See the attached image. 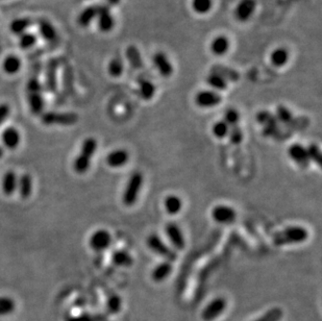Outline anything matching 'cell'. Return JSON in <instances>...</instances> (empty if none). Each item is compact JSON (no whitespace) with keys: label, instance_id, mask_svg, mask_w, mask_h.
<instances>
[{"label":"cell","instance_id":"4","mask_svg":"<svg viewBox=\"0 0 322 321\" xmlns=\"http://www.w3.org/2000/svg\"><path fill=\"white\" fill-rule=\"evenodd\" d=\"M143 180L144 179L141 172H133L130 175L122 196L123 204L125 206L131 207L135 204V201H137L142 189Z\"/></svg>","mask_w":322,"mask_h":321},{"label":"cell","instance_id":"31","mask_svg":"<svg viewBox=\"0 0 322 321\" xmlns=\"http://www.w3.org/2000/svg\"><path fill=\"white\" fill-rule=\"evenodd\" d=\"M275 118L279 122H282L286 125H292L296 122V119L294 118L292 112L284 106H279L277 108Z\"/></svg>","mask_w":322,"mask_h":321},{"label":"cell","instance_id":"33","mask_svg":"<svg viewBox=\"0 0 322 321\" xmlns=\"http://www.w3.org/2000/svg\"><path fill=\"white\" fill-rule=\"evenodd\" d=\"M207 83L211 88L214 89V91H224L227 89V81L223 79L221 76H219L215 73H210L207 78Z\"/></svg>","mask_w":322,"mask_h":321},{"label":"cell","instance_id":"48","mask_svg":"<svg viewBox=\"0 0 322 321\" xmlns=\"http://www.w3.org/2000/svg\"><path fill=\"white\" fill-rule=\"evenodd\" d=\"M3 156H4V150H3L2 148H0V158H2Z\"/></svg>","mask_w":322,"mask_h":321},{"label":"cell","instance_id":"28","mask_svg":"<svg viewBox=\"0 0 322 321\" xmlns=\"http://www.w3.org/2000/svg\"><path fill=\"white\" fill-rule=\"evenodd\" d=\"M125 56H126V59L128 60L129 64L131 65V67H133L134 69L143 68L144 63H143L141 54L139 52V49L135 47L134 45H129L126 48Z\"/></svg>","mask_w":322,"mask_h":321},{"label":"cell","instance_id":"40","mask_svg":"<svg viewBox=\"0 0 322 321\" xmlns=\"http://www.w3.org/2000/svg\"><path fill=\"white\" fill-rule=\"evenodd\" d=\"M283 317V311L280 308L270 309L256 321H280Z\"/></svg>","mask_w":322,"mask_h":321},{"label":"cell","instance_id":"29","mask_svg":"<svg viewBox=\"0 0 322 321\" xmlns=\"http://www.w3.org/2000/svg\"><path fill=\"white\" fill-rule=\"evenodd\" d=\"M113 263L119 267H130L133 264V259L125 250H116L112 257Z\"/></svg>","mask_w":322,"mask_h":321},{"label":"cell","instance_id":"20","mask_svg":"<svg viewBox=\"0 0 322 321\" xmlns=\"http://www.w3.org/2000/svg\"><path fill=\"white\" fill-rule=\"evenodd\" d=\"M212 73L221 76L226 81L236 82L240 79V74L238 72L224 65H214L212 67Z\"/></svg>","mask_w":322,"mask_h":321},{"label":"cell","instance_id":"12","mask_svg":"<svg viewBox=\"0 0 322 321\" xmlns=\"http://www.w3.org/2000/svg\"><path fill=\"white\" fill-rule=\"evenodd\" d=\"M257 8L256 0H241L235 10L236 19L240 22H246L255 13Z\"/></svg>","mask_w":322,"mask_h":321},{"label":"cell","instance_id":"9","mask_svg":"<svg viewBox=\"0 0 322 321\" xmlns=\"http://www.w3.org/2000/svg\"><path fill=\"white\" fill-rule=\"evenodd\" d=\"M212 218L217 223L231 224L237 219V212L229 206L219 205L212 210Z\"/></svg>","mask_w":322,"mask_h":321},{"label":"cell","instance_id":"25","mask_svg":"<svg viewBox=\"0 0 322 321\" xmlns=\"http://www.w3.org/2000/svg\"><path fill=\"white\" fill-rule=\"evenodd\" d=\"M57 61H52L48 64L46 73V88L50 93H55L57 91Z\"/></svg>","mask_w":322,"mask_h":321},{"label":"cell","instance_id":"8","mask_svg":"<svg viewBox=\"0 0 322 321\" xmlns=\"http://www.w3.org/2000/svg\"><path fill=\"white\" fill-rule=\"evenodd\" d=\"M112 243V236L107 230H98L92 234L89 240L90 247L96 251L101 252L107 250Z\"/></svg>","mask_w":322,"mask_h":321},{"label":"cell","instance_id":"43","mask_svg":"<svg viewBox=\"0 0 322 321\" xmlns=\"http://www.w3.org/2000/svg\"><path fill=\"white\" fill-rule=\"evenodd\" d=\"M307 150H308V155H309L310 161H313L317 165L321 166L322 165V155H321V150L317 146V144H311L307 148Z\"/></svg>","mask_w":322,"mask_h":321},{"label":"cell","instance_id":"19","mask_svg":"<svg viewBox=\"0 0 322 321\" xmlns=\"http://www.w3.org/2000/svg\"><path fill=\"white\" fill-rule=\"evenodd\" d=\"M173 270L171 262L165 261L161 264H159L151 272V279L154 280L156 283H161L165 281L169 276L171 274Z\"/></svg>","mask_w":322,"mask_h":321},{"label":"cell","instance_id":"39","mask_svg":"<svg viewBox=\"0 0 322 321\" xmlns=\"http://www.w3.org/2000/svg\"><path fill=\"white\" fill-rule=\"evenodd\" d=\"M223 121L231 127L234 125H238L240 121V113L236 109H227L224 113V119Z\"/></svg>","mask_w":322,"mask_h":321},{"label":"cell","instance_id":"32","mask_svg":"<svg viewBox=\"0 0 322 321\" xmlns=\"http://www.w3.org/2000/svg\"><path fill=\"white\" fill-rule=\"evenodd\" d=\"M140 84V95L144 100H150L154 98L156 94V86L152 83L150 80L147 79H140L139 80Z\"/></svg>","mask_w":322,"mask_h":321},{"label":"cell","instance_id":"18","mask_svg":"<svg viewBox=\"0 0 322 321\" xmlns=\"http://www.w3.org/2000/svg\"><path fill=\"white\" fill-rule=\"evenodd\" d=\"M229 49V40L225 36H218L210 44L211 53L217 57L224 56Z\"/></svg>","mask_w":322,"mask_h":321},{"label":"cell","instance_id":"11","mask_svg":"<svg viewBox=\"0 0 322 321\" xmlns=\"http://www.w3.org/2000/svg\"><path fill=\"white\" fill-rule=\"evenodd\" d=\"M288 156H289V158L301 168L309 167L311 163L307 147H304L303 145L298 143L292 144L289 148H288Z\"/></svg>","mask_w":322,"mask_h":321},{"label":"cell","instance_id":"47","mask_svg":"<svg viewBox=\"0 0 322 321\" xmlns=\"http://www.w3.org/2000/svg\"><path fill=\"white\" fill-rule=\"evenodd\" d=\"M120 0H108V3L111 5V6H116L119 4Z\"/></svg>","mask_w":322,"mask_h":321},{"label":"cell","instance_id":"22","mask_svg":"<svg viewBox=\"0 0 322 321\" xmlns=\"http://www.w3.org/2000/svg\"><path fill=\"white\" fill-rule=\"evenodd\" d=\"M17 186H18V177H17V174L14 171H8L4 175L2 181L3 192L6 195L10 196L17 191Z\"/></svg>","mask_w":322,"mask_h":321},{"label":"cell","instance_id":"13","mask_svg":"<svg viewBox=\"0 0 322 321\" xmlns=\"http://www.w3.org/2000/svg\"><path fill=\"white\" fill-rule=\"evenodd\" d=\"M167 237L172 243V245L178 249V250H182L186 246V240L183 237V234L180 230V227L174 223V222H169L166 227H165Z\"/></svg>","mask_w":322,"mask_h":321},{"label":"cell","instance_id":"37","mask_svg":"<svg viewBox=\"0 0 322 321\" xmlns=\"http://www.w3.org/2000/svg\"><path fill=\"white\" fill-rule=\"evenodd\" d=\"M212 132L217 139H224L228 136L229 126L223 120L217 121L212 127Z\"/></svg>","mask_w":322,"mask_h":321},{"label":"cell","instance_id":"21","mask_svg":"<svg viewBox=\"0 0 322 321\" xmlns=\"http://www.w3.org/2000/svg\"><path fill=\"white\" fill-rule=\"evenodd\" d=\"M33 189L32 178L29 174L25 173L22 174L18 178V186H17V191L19 192V195L22 199H27L31 196Z\"/></svg>","mask_w":322,"mask_h":321},{"label":"cell","instance_id":"38","mask_svg":"<svg viewBox=\"0 0 322 321\" xmlns=\"http://www.w3.org/2000/svg\"><path fill=\"white\" fill-rule=\"evenodd\" d=\"M123 62L119 58H114L108 67V70L111 76L113 77H119L123 73Z\"/></svg>","mask_w":322,"mask_h":321},{"label":"cell","instance_id":"7","mask_svg":"<svg viewBox=\"0 0 322 321\" xmlns=\"http://www.w3.org/2000/svg\"><path fill=\"white\" fill-rule=\"evenodd\" d=\"M222 97L218 92L214 90H202L199 91L194 98L196 106L202 109H210L217 107L221 103Z\"/></svg>","mask_w":322,"mask_h":321},{"label":"cell","instance_id":"35","mask_svg":"<svg viewBox=\"0 0 322 321\" xmlns=\"http://www.w3.org/2000/svg\"><path fill=\"white\" fill-rule=\"evenodd\" d=\"M257 121L263 125V127L266 126H275L278 125L279 121L277 120L275 115H272L268 111H261L256 116Z\"/></svg>","mask_w":322,"mask_h":321},{"label":"cell","instance_id":"27","mask_svg":"<svg viewBox=\"0 0 322 321\" xmlns=\"http://www.w3.org/2000/svg\"><path fill=\"white\" fill-rule=\"evenodd\" d=\"M39 30L43 39L47 42H54L58 38V32L55 26L45 19L39 21Z\"/></svg>","mask_w":322,"mask_h":321},{"label":"cell","instance_id":"46","mask_svg":"<svg viewBox=\"0 0 322 321\" xmlns=\"http://www.w3.org/2000/svg\"><path fill=\"white\" fill-rule=\"evenodd\" d=\"M10 113H11V109L8 105L6 104L0 105V125H2L8 119Z\"/></svg>","mask_w":322,"mask_h":321},{"label":"cell","instance_id":"14","mask_svg":"<svg viewBox=\"0 0 322 321\" xmlns=\"http://www.w3.org/2000/svg\"><path fill=\"white\" fill-rule=\"evenodd\" d=\"M152 62H154V65L157 67L159 73L162 76L169 77L172 75L173 66L164 53L158 52L157 54H155L154 57H152Z\"/></svg>","mask_w":322,"mask_h":321},{"label":"cell","instance_id":"24","mask_svg":"<svg viewBox=\"0 0 322 321\" xmlns=\"http://www.w3.org/2000/svg\"><path fill=\"white\" fill-rule=\"evenodd\" d=\"M289 52L285 47L275 48L270 55V62L277 68H282L289 61Z\"/></svg>","mask_w":322,"mask_h":321},{"label":"cell","instance_id":"30","mask_svg":"<svg viewBox=\"0 0 322 321\" xmlns=\"http://www.w3.org/2000/svg\"><path fill=\"white\" fill-rule=\"evenodd\" d=\"M21 68V61L18 57L16 56H9L6 58L3 64V69L6 73L12 75L16 74Z\"/></svg>","mask_w":322,"mask_h":321},{"label":"cell","instance_id":"23","mask_svg":"<svg viewBox=\"0 0 322 321\" xmlns=\"http://www.w3.org/2000/svg\"><path fill=\"white\" fill-rule=\"evenodd\" d=\"M99 7L100 6H91L84 9L78 16L77 23L82 27H86L89 24H91V22L97 18L99 13Z\"/></svg>","mask_w":322,"mask_h":321},{"label":"cell","instance_id":"34","mask_svg":"<svg viewBox=\"0 0 322 321\" xmlns=\"http://www.w3.org/2000/svg\"><path fill=\"white\" fill-rule=\"evenodd\" d=\"M32 24V21L29 18H20L14 20L11 25L10 29L15 35H22L25 30Z\"/></svg>","mask_w":322,"mask_h":321},{"label":"cell","instance_id":"1","mask_svg":"<svg viewBox=\"0 0 322 321\" xmlns=\"http://www.w3.org/2000/svg\"><path fill=\"white\" fill-rule=\"evenodd\" d=\"M96 139L90 137L82 142L79 155L75 158L73 163L74 171L78 174H84L88 172L91 166L92 158L94 157L95 151L97 149Z\"/></svg>","mask_w":322,"mask_h":321},{"label":"cell","instance_id":"26","mask_svg":"<svg viewBox=\"0 0 322 321\" xmlns=\"http://www.w3.org/2000/svg\"><path fill=\"white\" fill-rule=\"evenodd\" d=\"M164 207L169 215H177L182 209V200L177 195H169L165 198Z\"/></svg>","mask_w":322,"mask_h":321},{"label":"cell","instance_id":"6","mask_svg":"<svg viewBox=\"0 0 322 321\" xmlns=\"http://www.w3.org/2000/svg\"><path fill=\"white\" fill-rule=\"evenodd\" d=\"M147 246L155 253H157L158 256L164 258L168 262H173L177 259L176 252L167 244H165L163 240L156 234L150 235L147 238Z\"/></svg>","mask_w":322,"mask_h":321},{"label":"cell","instance_id":"16","mask_svg":"<svg viewBox=\"0 0 322 321\" xmlns=\"http://www.w3.org/2000/svg\"><path fill=\"white\" fill-rule=\"evenodd\" d=\"M129 154L128 151L122 148L115 149L108 155L107 164L112 168H121L128 163Z\"/></svg>","mask_w":322,"mask_h":321},{"label":"cell","instance_id":"41","mask_svg":"<svg viewBox=\"0 0 322 321\" xmlns=\"http://www.w3.org/2000/svg\"><path fill=\"white\" fill-rule=\"evenodd\" d=\"M37 42V37L30 32H24L19 38V45L22 49H29Z\"/></svg>","mask_w":322,"mask_h":321},{"label":"cell","instance_id":"42","mask_svg":"<svg viewBox=\"0 0 322 321\" xmlns=\"http://www.w3.org/2000/svg\"><path fill=\"white\" fill-rule=\"evenodd\" d=\"M229 140L233 144L239 145L243 141V132L240 128L239 125H234L229 127V132H228Z\"/></svg>","mask_w":322,"mask_h":321},{"label":"cell","instance_id":"3","mask_svg":"<svg viewBox=\"0 0 322 321\" xmlns=\"http://www.w3.org/2000/svg\"><path fill=\"white\" fill-rule=\"evenodd\" d=\"M28 106L31 113L36 116L42 115L44 111V99L42 96L41 83L36 77H31L26 87Z\"/></svg>","mask_w":322,"mask_h":321},{"label":"cell","instance_id":"44","mask_svg":"<svg viewBox=\"0 0 322 321\" xmlns=\"http://www.w3.org/2000/svg\"><path fill=\"white\" fill-rule=\"evenodd\" d=\"M14 309V302L8 297H0V314H6Z\"/></svg>","mask_w":322,"mask_h":321},{"label":"cell","instance_id":"36","mask_svg":"<svg viewBox=\"0 0 322 321\" xmlns=\"http://www.w3.org/2000/svg\"><path fill=\"white\" fill-rule=\"evenodd\" d=\"M192 9L199 15L208 14L213 8V0H192Z\"/></svg>","mask_w":322,"mask_h":321},{"label":"cell","instance_id":"17","mask_svg":"<svg viewBox=\"0 0 322 321\" xmlns=\"http://www.w3.org/2000/svg\"><path fill=\"white\" fill-rule=\"evenodd\" d=\"M2 140L4 145L9 149H16L21 142V136L19 130L16 127H7L2 133Z\"/></svg>","mask_w":322,"mask_h":321},{"label":"cell","instance_id":"15","mask_svg":"<svg viewBox=\"0 0 322 321\" xmlns=\"http://www.w3.org/2000/svg\"><path fill=\"white\" fill-rule=\"evenodd\" d=\"M98 27L103 32L111 31L115 26V19L108 6H100L98 13Z\"/></svg>","mask_w":322,"mask_h":321},{"label":"cell","instance_id":"10","mask_svg":"<svg viewBox=\"0 0 322 321\" xmlns=\"http://www.w3.org/2000/svg\"><path fill=\"white\" fill-rule=\"evenodd\" d=\"M226 309V300L222 297H217L213 299L209 305L203 309L201 317L205 321H212L221 315Z\"/></svg>","mask_w":322,"mask_h":321},{"label":"cell","instance_id":"45","mask_svg":"<svg viewBox=\"0 0 322 321\" xmlns=\"http://www.w3.org/2000/svg\"><path fill=\"white\" fill-rule=\"evenodd\" d=\"M121 308V299L119 296L113 295L109 299V309L112 313H117Z\"/></svg>","mask_w":322,"mask_h":321},{"label":"cell","instance_id":"2","mask_svg":"<svg viewBox=\"0 0 322 321\" xmlns=\"http://www.w3.org/2000/svg\"><path fill=\"white\" fill-rule=\"evenodd\" d=\"M309 237L308 231L302 226H290L273 235L272 241L277 246L300 244L307 241Z\"/></svg>","mask_w":322,"mask_h":321},{"label":"cell","instance_id":"5","mask_svg":"<svg viewBox=\"0 0 322 321\" xmlns=\"http://www.w3.org/2000/svg\"><path fill=\"white\" fill-rule=\"evenodd\" d=\"M78 121V115L75 113L46 112L42 115V122L45 125H74Z\"/></svg>","mask_w":322,"mask_h":321}]
</instances>
